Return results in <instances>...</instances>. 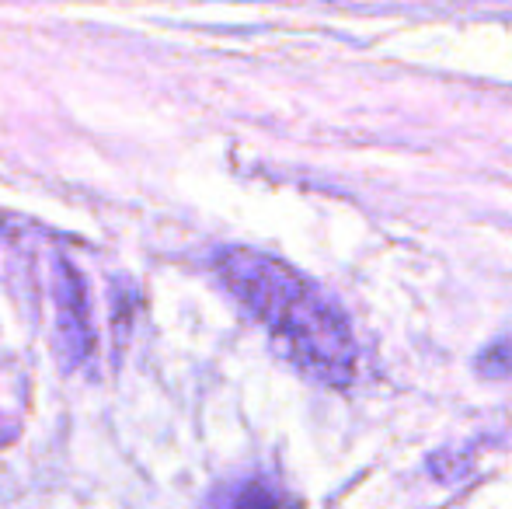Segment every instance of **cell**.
Masks as SVG:
<instances>
[{
    "mask_svg": "<svg viewBox=\"0 0 512 509\" xmlns=\"http://www.w3.org/2000/svg\"><path fill=\"white\" fill-rule=\"evenodd\" d=\"M213 269L230 297L310 381L324 387H349L356 381L359 356L349 321L307 276L251 248H227L213 258Z\"/></svg>",
    "mask_w": 512,
    "mask_h": 509,
    "instance_id": "6da1fadb",
    "label": "cell"
},
{
    "mask_svg": "<svg viewBox=\"0 0 512 509\" xmlns=\"http://www.w3.org/2000/svg\"><path fill=\"white\" fill-rule=\"evenodd\" d=\"M56 328H60L63 353L70 367H81L95 356V328H91V304L84 283L67 262L56 265Z\"/></svg>",
    "mask_w": 512,
    "mask_h": 509,
    "instance_id": "7a4b0ae2",
    "label": "cell"
},
{
    "mask_svg": "<svg viewBox=\"0 0 512 509\" xmlns=\"http://www.w3.org/2000/svg\"><path fill=\"white\" fill-rule=\"evenodd\" d=\"M209 509H286V503L269 478H244V482L223 485L209 499Z\"/></svg>",
    "mask_w": 512,
    "mask_h": 509,
    "instance_id": "3957f363",
    "label": "cell"
}]
</instances>
